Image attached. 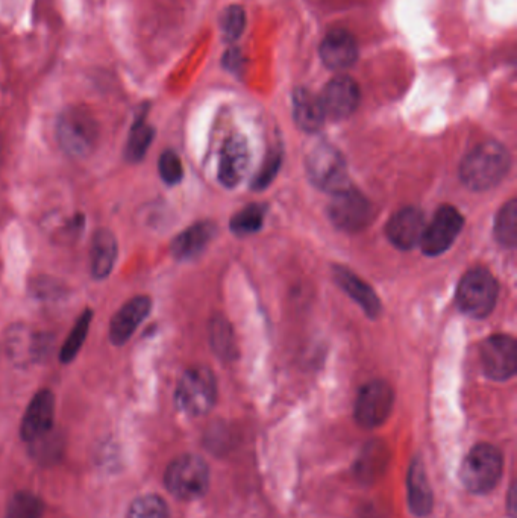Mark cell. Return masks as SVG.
Segmentation results:
<instances>
[{"instance_id": "4316f807", "label": "cell", "mask_w": 517, "mask_h": 518, "mask_svg": "<svg viewBox=\"0 0 517 518\" xmlns=\"http://www.w3.org/2000/svg\"><path fill=\"white\" fill-rule=\"evenodd\" d=\"M210 343L217 356L222 359H234L237 356L234 334L228 320L214 317L210 325Z\"/></svg>"}, {"instance_id": "836d02e7", "label": "cell", "mask_w": 517, "mask_h": 518, "mask_svg": "<svg viewBox=\"0 0 517 518\" xmlns=\"http://www.w3.org/2000/svg\"><path fill=\"white\" fill-rule=\"evenodd\" d=\"M279 167H281V153H269L266 160H264L263 166L255 175L254 181H252V188L254 190H264V188L269 187L270 182L275 179Z\"/></svg>"}, {"instance_id": "44dd1931", "label": "cell", "mask_w": 517, "mask_h": 518, "mask_svg": "<svg viewBox=\"0 0 517 518\" xmlns=\"http://www.w3.org/2000/svg\"><path fill=\"white\" fill-rule=\"evenodd\" d=\"M408 506L417 517H427L433 509V491L428 482L425 467L420 459H414L407 476Z\"/></svg>"}, {"instance_id": "1f68e13d", "label": "cell", "mask_w": 517, "mask_h": 518, "mask_svg": "<svg viewBox=\"0 0 517 518\" xmlns=\"http://www.w3.org/2000/svg\"><path fill=\"white\" fill-rule=\"evenodd\" d=\"M245 26L246 14L242 7L232 5V7H228L223 11L220 28H222L223 38H225L228 43L239 40Z\"/></svg>"}, {"instance_id": "7402d4cb", "label": "cell", "mask_w": 517, "mask_h": 518, "mask_svg": "<svg viewBox=\"0 0 517 518\" xmlns=\"http://www.w3.org/2000/svg\"><path fill=\"white\" fill-rule=\"evenodd\" d=\"M334 279H336L339 287L363 308L364 313H366L370 319H375V317L380 316V299H378L375 291H373L366 282L361 281L351 270L343 269V267H336V269H334Z\"/></svg>"}, {"instance_id": "6da1fadb", "label": "cell", "mask_w": 517, "mask_h": 518, "mask_svg": "<svg viewBox=\"0 0 517 518\" xmlns=\"http://www.w3.org/2000/svg\"><path fill=\"white\" fill-rule=\"evenodd\" d=\"M510 166L508 150L496 141H486L470 150L461 161L460 178L470 190L486 191L507 176Z\"/></svg>"}, {"instance_id": "8992f818", "label": "cell", "mask_w": 517, "mask_h": 518, "mask_svg": "<svg viewBox=\"0 0 517 518\" xmlns=\"http://www.w3.org/2000/svg\"><path fill=\"white\" fill-rule=\"evenodd\" d=\"M164 482L178 499H201L210 487V469L201 456L182 455L170 462Z\"/></svg>"}, {"instance_id": "ffe728a7", "label": "cell", "mask_w": 517, "mask_h": 518, "mask_svg": "<svg viewBox=\"0 0 517 518\" xmlns=\"http://www.w3.org/2000/svg\"><path fill=\"white\" fill-rule=\"evenodd\" d=\"M216 235V226L211 222H199L182 231L170 244V252L178 261L198 258Z\"/></svg>"}, {"instance_id": "4dcf8cb0", "label": "cell", "mask_w": 517, "mask_h": 518, "mask_svg": "<svg viewBox=\"0 0 517 518\" xmlns=\"http://www.w3.org/2000/svg\"><path fill=\"white\" fill-rule=\"evenodd\" d=\"M158 172H160L164 184L169 187L181 184L182 178H184V167L175 150L167 149L161 153L160 160H158Z\"/></svg>"}, {"instance_id": "7a4b0ae2", "label": "cell", "mask_w": 517, "mask_h": 518, "mask_svg": "<svg viewBox=\"0 0 517 518\" xmlns=\"http://www.w3.org/2000/svg\"><path fill=\"white\" fill-rule=\"evenodd\" d=\"M55 134L67 157L81 160L98 146L99 123L88 108L69 107L58 117Z\"/></svg>"}, {"instance_id": "277c9868", "label": "cell", "mask_w": 517, "mask_h": 518, "mask_svg": "<svg viewBox=\"0 0 517 518\" xmlns=\"http://www.w3.org/2000/svg\"><path fill=\"white\" fill-rule=\"evenodd\" d=\"M217 399L216 378L207 367L185 370L175 391L176 406L188 416H205Z\"/></svg>"}, {"instance_id": "2e32d148", "label": "cell", "mask_w": 517, "mask_h": 518, "mask_svg": "<svg viewBox=\"0 0 517 518\" xmlns=\"http://www.w3.org/2000/svg\"><path fill=\"white\" fill-rule=\"evenodd\" d=\"M320 58L328 69H349L358 58L357 40L346 29H334L320 44Z\"/></svg>"}, {"instance_id": "4fadbf2b", "label": "cell", "mask_w": 517, "mask_h": 518, "mask_svg": "<svg viewBox=\"0 0 517 518\" xmlns=\"http://www.w3.org/2000/svg\"><path fill=\"white\" fill-rule=\"evenodd\" d=\"M55 420V396L51 390H40L26 408L20 434L28 443L51 434Z\"/></svg>"}, {"instance_id": "83f0119b", "label": "cell", "mask_w": 517, "mask_h": 518, "mask_svg": "<svg viewBox=\"0 0 517 518\" xmlns=\"http://www.w3.org/2000/svg\"><path fill=\"white\" fill-rule=\"evenodd\" d=\"M264 217H266V206L254 205L246 206L240 213L235 214L231 219V231L237 237H248L257 234L263 228Z\"/></svg>"}, {"instance_id": "cb8c5ba5", "label": "cell", "mask_w": 517, "mask_h": 518, "mask_svg": "<svg viewBox=\"0 0 517 518\" xmlns=\"http://www.w3.org/2000/svg\"><path fill=\"white\" fill-rule=\"evenodd\" d=\"M154 138L155 129L146 122V113H141L132 123L131 131H129L125 147L126 160L132 164L145 160L149 147L154 143Z\"/></svg>"}, {"instance_id": "ba28073f", "label": "cell", "mask_w": 517, "mask_h": 518, "mask_svg": "<svg viewBox=\"0 0 517 518\" xmlns=\"http://www.w3.org/2000/svg\"><path fill=\"white\" fill-rule=\"evenodd\" d=\"M395 405V393L386 381L367 382L358 391L355 402V420L366 429L383 425Z\"/></svg>"}, {"instance_id": "9c48e42d", "label": "cell", "mask_w": 517, "mask_h": 518, "mask_svg": "<svg viewBox=\"0 0 517 518\" xmlns=\"http://www.w3.org/2000/svg\"><path fill=\"white\" fill-rule=\"evenodd\" d=\"M329 217L340 231L355 234L363 231L372 222V205L363 194L346 188L334 194L333 202L329 205Z\"/></svg>"}, {"instance_id": "7c38bea8", "label": "cell", "mask_w": 517, "mask_h": 518, "mask_svg": "<svg viewBox=\"0 0 517 518\" xmlns=\"http://www.w3.org/2000/svg\"><path fill=\"white\" fill-rule=\"evenodd\" d=\"M319 99L325 117L343 120L352 116L357 110L358 103H360V88H358L357 82L349 76H336L323 88L322 96Z\"/></svg>"}, {"instance_id": "d6986e66", "label": "cell", "mask_w": 517, "mask_h": 518, "mask_svg": "<svg viewBox=\"0 0 517 518\" xmlns=\"http://www.w3.org/2000/svg\"><path fill=\"white\" fill-rule=\"evenodd\" d=\"M119 258V243L110 229L94 232L90 250V269L94 279L102 281L113 273Z\"/></svg>"}, {"instance_id": "3957f363", "label": "cell", "mask_w": 517, "mask_h": 518, "mask_svg": "<svg viewBox=\"0 0 517 518\" xmlns=\"http://www.w3.org/2000/svg\"><path fill=\"white\" fill-rule=\"evenodd\" d=\"M504 459L492 444H478L467 453L461 464L460 479L470 493L487 494L501 481Z\"/></svg>"}, {"instance_id": "30bf717a", "label": "cell", "mask_w": 517, "mask_h": 518, "mask_svg": "<svg viewBox=\"0 0 517 518\" xmlns=\"http://www.w3.org/2000/svg\"><path fill=\"white\" fill-rule=\"evenodd\" d=\"M464 219L454 206L445 205L439 208L430 225L425 226L420 249L427 256H439L454 244L463 229Z\"/></svg>"}, {"instance_id": "d4e9b609", "label": "cell", "mask_w": 517, "mask_h": 518, "mask_svg": "<svg viewBox=\"0 0 517 518\" xmlns=\"http://www.w3.org/2000/svg\"><path fill=\"white\" fill-rule=\"evenodd\" d=\"M94 313L90 308H85L84 313L78 317L75 326H73L70 334L67 335L63 347L60 350V361L63 364H70L75 361L76 356L81 352L85 340H87L88 332H90L91 322H93Z\"/></svg>"}, {"instance_id": "603a6c76", "label": "cell", "mask_w": 517, "mask_h": 518, "mask_svg": "<svg viewBox=\"0 0 517 518\" xmlns=\"http://www.w3.org/2000/svg\"><path fill=\"white\" fill-rule=\"evenodd\" d=\"M293 117L305 132L319 131L326 119L319 97L307 88H298L293 94Z\"/></svg>"}, {"instance_id": "5bb4252c", "label": "cell", "mask_w": 517, "mask_h": 518, "mask_svg": "<svg viewBox=\"0 0 517 518\" xmlns=\"http://www.w3.org/2000/svg\"><path fill=\"white\" fill-rule=\"evenodd\" d=\"M52 340L51 335L44 332L29 331L25 326H14L8 332L7 350L11 361L16 364H31V362H40L46 358L51 352Z\"/></svg>"}, {"instance_id": "f546056e", "label": "cell", "mask_w": 517, "mask_h": 518, "mask_svg": "<svg viewBox=\"0 0 517 518\" xmlns=\"http://www.w3.org/2000/svg\"><path fill=\"white\" fill-rule=\"evenodd\" d=\"M386 456H384V447L370 444L364 450L361 458H358L357 475L361 481H373L378 478L386 467Z\"/></svg>"}, {"instance_id": "5b68a950", "label": "cell", "mask_w": 517, "mask_h": 518, "mask_svg": "<svg viewBox=\"0 0 517 518\" xmlns=\"http://www.w3.org/2000/svg\"><path fill=\"white\" fill-rule=\"evenodd\" d=\"M498 294V282L489 270H469L458 284V308L472 319H484L495 309Z\"/></svg>"}, {"instance_id": "d6a6232c", "label": "cell", "mask_w": 517, "mask_h": 518, "mask_svg": "<svg viewBox=\"0 0 517 518\" xmlns=\"http://www.w3.org/2000/svg\"><path fill=\"white\" fill-rule=\"evenodd\" d=\"M166 502L158 496H143L135 500L131 518H169Z\"/></svg>"}, {"instance_id": "ac0fdd59", "label": "cell", "mask_w": 517, "mask_h": 518, "mask_svg": "<svg viewBox=\"0 0 517 518\" xmlns=\"http://www.w3.org/2000/svg\"><path fill=\"white\" fill-rule=\"evenodd\" d=\"M425 217L417 208H404L398 211L387 223L386 235L393 246L402 250H410L419 246L420 238L425 231Z\"/></svg>"}, {"instance_id": "52a82bcc", "label": "cell", "mask_w": 517, "mask_h": 518, "mask_svg": "<svg viewBox=\"0 0 517 518\" xmlns=\"http://www.w3.org/2000/svg\"><path fill=\"white\" fill-rule=\"evenodd\" d=\"M308 176L314 187L337 194L349 184L348 167L342 153L328 144L316 147L307 160Z\"/></svg>"}, {"instance_id": "f1b7e54d", "label": "cell", "mask_w": 517, "mask_h": 518, "mask_svg": "<svg viewBox=\"0 0 517 518\" xmlns=\"http://www.w3.org/2000/svg\"><path fill=\"white\" fill-rule=\"evenodd\" d=\"M44 503L40 497L29 491H20L11 497L5 518H41Z\"/></svg>"}, {"instance_id": "e0dca14e", "label": "cell", "mask_w": 517, "mask_h": 518, "mask_svg": "<svg viewBox=\"0 0 517 518\" xmlns=\"http://www.w3.org/2000/svg\"><path fill=\"white\" fill-rule=\"evenodd\" d=\"M249 166V147L245 138L234 135L223 144L219 158V181L223 187L234 188L245 178Z\"/></svg>"}, {"instance_id": "9a60e30c", "label": "cell", "mask_w": 517, "mask_h": 518, "mask_svg": "<svg viewBox=\"0 0 517 518\" xmlns=\"http://www.w3.org/2000/svg\"><path fill=\"white\" fill-rule=\"evenodd\" d=\"M152 311V300L149 296H135L129 299L114 314L110 322V341L114 346H125L131 340L141 323L148 319Z\"/></svg>"}, {"instance_id": "8fae6325", "label": "cell", "mask_w": 517, "mask_h": 518, "mask_svg": "<svg viewBox=\"0 0 517 518\" xmlns=\"http://www.w3.org/2000/svg\"><path fill=\"white\" fill-rule=\"evenodd\" d=\"M481 367L487 378L507 381L516 375V341L508 335H493L487 338L480 349Z\"/></svg>"}, {"instance_id": "484cf974", "label": "cell", "mask_w": 517, "mask_h": 518, "mask_svg": "<svg viewBox=\"0 0 517 518\" xmlns=\"http://www.w3.org/2000/svg\"><path fill=\"white\" fill-rule=\"evenodd\" d=\"M495 237L501 246L514 249L517 244V202L510 200L496 217Z\"/></svg>"}]
</instances>
